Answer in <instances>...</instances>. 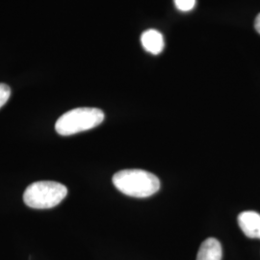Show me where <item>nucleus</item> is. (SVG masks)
<instances>
[{
	"instance_id": "nucleus-1",
	"label": "nucleus",
	"mask_w": 260,
	"mask_h": 260,
	"mask_svg": "<svg viewBox=\"0 0 260 260\" xmlns=\"http://www.w3.org/2000/svg\"><path fill=\"white\" fill-rule=\"evenodd\" d=\"M112 181L122 194L133 198H148L160 189V181L156 176L138 169L121 170L113 176Z\"/></svg>"
},
{
	"instance_id": "nucleus-2",
	"label": "nucleus",
	"mask_w": 260,
	"mask_h": 260,
	"mask_svg": "<svg viewBox=\"0 0 260 260\" xmlns=\"http://www.w3.org/2000/svg\"><path fill=\"white\" fill-rule=\"evenodd\" d=\"M104 121V113L91 107L75 108L62 115L55 123L56 132L62 136H71L99 126Z\"/></svg>"
},
{
	"instance_id": "nucleus-3",
	"label": "nucleus",
	"mask_w": 260,
	"mask_h": 260,
	"mask_svg": "<svg viewBox=\"0 0 260 260\" xmlns=\"http://www.w3.org/2000/svg\"><path fill=\"white\" fill-rule=\"evenodd\" d=\"M67 195V187L59 182L37 181L25 189L23 202L31 208L48 209L60 205Z\"/></svg>"
},
{
	"instance_id": "nucleus-4",
	"label": "nucleus",
	"mask_w": 260,
	"mask_h": 260,
	"mask_svg": "<svg viewBox=\"0 0 260 260\" xmlns=\"http://www.w3.org/2000/svg\"><path fill=\"white\" fill-rule=\"evenodd\" d=\"M238 224L247 237L260 239V214L255 211H244L238 216Z\"/></svg>"
},
{
	"instance_id": "nucleus-5",
	"label": "nucleus",
	"mask_w": 260,
	"mask_h": 260,
	"mask_svg": "<svg viewBox=\"0 0 260 260\" xmlns=\"http://www.w3.org/2000/svg\"><path fill=\"white\" fill-rule=\"evenodd\" d=\"M142 46L151 54L157 55L164 49V38L163 35L154 29L145 31L141 36Z\"/></svg>"
},
{
	"instance_id": "nucleus-6",
	"label": "nucleus",
	"mask_w": 260,
	"mask_h": 260,
	"mask_svg": "<svg viewBox=\"0 0 260 260\" xmlns=\"http://www.w3.org/2000/svg\"><path fill=\"white\" fill-rule=\"evenodd\" d=\"M222 245L215 238H208L202 243L197 260H222Z\"/></svg>"
},
{
	"instance_id": "nucleus-7",
	"label": "nucleus",
	"mask_w": 260,
	"mask_h": 260,
	"mask_svg": "<svg viewBox=\"0 0 260 260\" xmlns=\"http://www.w3.org/2000/svg\"><path fill=\"white\" fill-rule=\"evenodd\" d=\"M176 7L181 12H189L195 7L196 0H175Z\"/></svg>"
},
{
	"instance_id": "nucleus-8",
	"label": "nucleus",
	"mask_w": 260,
	"mask_h": 260,
	"mask_svg": "<svg viewBox=\"0 0 260 260\" xmlns=\"http://www.w3.org/2000/svg\"><path fill=\"white\" fill-rule=\"evenodd\" d=\"M11 95V89L9 86L4 83H0V108L8 102Z\"/></svg>"
},
{
	"instance_id": "nucleus-9",
	"label": "nucleus",
	"mask_w": 260,
	"mask_h": 260,
	"mask_svg": "<svg viewBox=\"0 0 260 260\" xmlns=\"http://www.w3.org/2000/svg\"><path fill=\"white\" fill-rule=\"evenodd\" d=\"M254 28H255L256 32L260 34V13L258 14V16L256 17L255 21H254Z\"/></svg>"
}]
</instances>
